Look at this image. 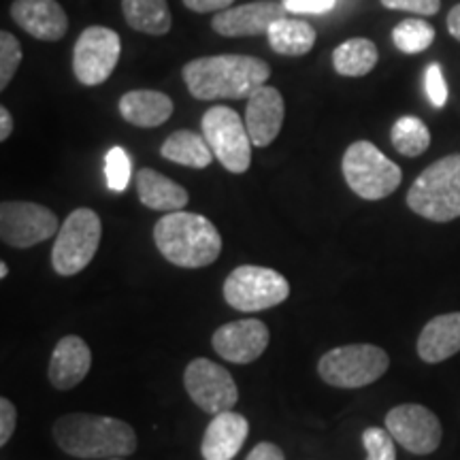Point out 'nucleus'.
Segmentation results:
<instances>
[{
    "mask_svg": "<svg viewBox=\"0 0 460 460\" xmlns=\"http://www.w3.org/2000/svg\"><path fill=\"white\" fill-rule=\"evenodd\" d=\"M183 82L199 101L250 99L271 77V68L261 58L222 54L190 60L183 66Z\"/></svg>",
    "mask_w": 460,
    "mask_h": 460,
    "instance_id": "obj_1",
    "label": "nucleus"
},
{
    "mask_svg": "<svg viewBox=\"0 0 460 460\" xmlns=\"http://www.w3.org/2000/svg\"><path fill=\"white\" fill-rule=\"evenodd\" d=\"M54 439L75 458H124L137 450V433L128 422L94 413H66L54 424Z\"/></svg>",
    "mask_w": 460,
    "mask_h": 460,
    "instance_id": "obj_2",
    "label": "nucleus"
},
{
    "mask_svg": "<svg viewBox=\"0 0 460 460\" xmlns=\"http://www.w3.org/2000/svg\"><path fill=\"white\" fill-rule=\"evenodd\" d=\"M154 241L166 261L181 269H203L217 261L222 237L214 222L190 211H172L154 226Z\"/></svg>",
    "mask_w": 460,
    "mask_h": 460,
    "instance_id": "obj_3",
    "label": "nucleus"
},
{
    "mask_svg": "<svg viewBox=\"0 0 460 460\" xmlns=\"http://www.w3.org/2000/svg\"><path fill=\"white\" fill-rule=\"evenodd\" d=\"M413 214L430 222H452L460 217V154L437 160L420 172L407 192Z\"/></svg>",
    "mask_w": 460,
    "mask_h": 460,
    "instance_id": "obj_4",
    "label": "nucleus"
},
{
    "mask_svg": "<svg viewBox=\"0 0 460 460\" xmlns=\"http://www.w3.org/2000/svg\"><path fill=\"white\" fill-rule=\"evenodd\" d=\"M343 177L354 194L365 200H382L401 186L402 172L371 141H356L343 154Z\"/></svg>",
    "mask_w": 460,
    "mask_h": 460,
    "instance_id": "obj_5",
    "label": "nucleus"
},
{
    "mask_svg": "<svg viewBox=\"0 0 460 460\" xmlns=\"http://www.w3.org/2000/svg\"><path fill=\"white\" fill-rule=\"evenodd\" d=\"M390 358L373 343H349L331 349L318 362V373L329 386L356 390L377 382L388 371Z\"/></svg>",
    "mask_w": 460,
    "mask_h": 460,
    "instance_id": "obj_6",
    "label": "nucleus"
},
{
    "mask_svg": "<svg viewBox=\"0 0 460 460\" xmlns=\"http://www.w3.org/2000/svg\"><path fill=\"white\" fill-rule=\"evenodd\" d=\"M102 234V224L96 211L88 207H79L62 222L56 234L54 250H51V264L58 275H77L92 262L99 250Z\"/></svg>",
    "mask_w": 460,
    "mask_h": 460,
    "instance_id": "obj_7",
    "label": "nucleus"
},
{
    "mask_svg": "<svg viewBox=\"0 0 460 460\" xmlns=\"http://www.w3.org/2000/svg\"><path fill=\"white\" fill-rule=\"evenodd\" d=\"M290 296V284L284 275L269 267L243 264L224 281V298L239 312H264Z\"/></svg>",
    "mask_w": 460,
    "mask_h": 460,
    "instance_id": "obj_8",
    "label": "nucleus"
},
{
    "mask_svg": "<svg viewBox=\"0 0 460 460\" xmlns=\"http://www.w3.org/2000/svg\"><path fill=\"white\" fill-rule=\"evenodd\" d=\"M203 135L214 156L230 172H245L252 164V143L245 119L234 109L214 105L200 122Z\"/></svg>",
    "mask_w": 460,
    "mask_h": 460,
    "instance_id": "obj_9",
    "label": "nucleus"
},
{
    "mask_svg": "<svg viewBox=\"0 0 460 460\" xmlns=\"http://www.w3.org/2000/svg\"><path fill=\"white\" fill-rule=\"evenodd\" d=\"M122 54L119 34L105 26H90L79 34L73 49V73L79 84H105L118 66Z\"/></svg>",
    "mask_w": 460,
    "mask_h": 460,
    "instance_id": "obj_10",
    "label": "nucleus"
},
{
    "mask_svg": "<svg viewBox=\"0 0 460 460\" xmlns=\"http://www.w3.org/2000/svg\"><path fill=\"white\" fill-rule=\"evenodd\" d=\"M60 230L54 211L26 200H7L0 205V237L11 247L26 250L43 243Z\"/></svg>",
    "mask_w": 460,
    "mask_h": 460,
    "instance_id": "obj_11",
    "label": "nucleus"
},
{
    "mask_svg": "<svg viewBox=\"0 0 460 460\" xmlns=\"http://www.w3.org/2000/svg\"><path fill=\"white\" fill-rule=\"evenodd\" d=\"M183 386L197 407L211 416L230 411L239 401L233 376L209 358H194L190 362L183 371Z\"/></svg>",
    "mask_w": 460,
    "mask_h": 460,
    "instance_id": "obj_12",
    "label": "nucleus"
},
{
    "mask_svg": "<svg viewBox=\"0 0 460 460\" xmlns=\"http://www.w3.org/2000/svg\"><path fill=\"white\" fill-rule=\"evenodd\" d=\"M386 430L396 444L418 456L433 454L444 437L439 418L429 407L418 405V402L393 407L386 413Z\"/></svg>",
    "mask_w": 460,
    "mask_h": 460,
    "instance_id": "obj_13",
    "label": "nucleus"
},
{
    "mask_svg": "<svg viewBox=\"0 0 460 460\" xmlns=\"http://www.w3.org/2000/svg\"><path fill=\"white\" fill-rule=\"evenodd\" d=\"M211 345L224 360L234 365L254 362L269 348V329L261 320H234L214 332Z\"/></svg>",
    "mask_w": 460,
    "mask_h": 460,
    "instance_id": "obj_14",
    "label": "nucleus"
},
{
    "mask_svg": "<svg viewBox=\"0 0 460 460\" xmlns=\"http://www.w3.org/2000/svg\"><path fill=\"white\" fill-rule=\"evenodd\" d=\"M284 99L273 85H262L247 99L243 119L250 139L256 147H267L278 139L281 126H284Z\"/></svg>",
    "mask_w": 460,
    "mask_h": 460,
    "instance_id": "obj_15",
    "label": "nucleus"
},
{
    "mask_svg": "<svg viewBox=\"0 0 460 460\" xmlns=\"http://www.w3.org/2000/svg\"><path fill=\"white\" fill-rule=\"evenodd\" d=\"M286 13L284 4L278 3H247L241 7H228L214 15L211 28L222 37H256L269 32L275 22Z\"/></svg>",
    "mask_w": 460,
    "mask_h": 460,
    "instance_id": "obj_16",
    "label": "nucleus"
},
{
    "mask_svg": "<svg viewBox=\"0 0 460 460\" xmlns=\"http://www.w3.org/2000/svg\"><path fill=\"white\" fill-rule=\"evenodd\" d=\"M11 17L39 41H60L68 31V17L58 0H15Z\"/></svg>",
    "mask_w": 460,
    "mask_h": 460,
    "instance_id": "obj_17",
    "label": "nucleus"
},
{
    "mask_svg": "<svg viewBox=\"0 0 460 460\" xmlns=\"http://www.w3.org/2000/svg\"><path fill=\"white\" fill-rule=\"evenodd\" d=\"M92 367V352L82 337L68 335L56 343L49 358V382L56 390H71L82 384Z\"/></svg>",
    "mask_w": 460,
    "mask_h": 460,
    "instance_id": "obj_18",
    "label": "nucleus"
},
{
    "mask_svg": "<svg viewBox=\"0 0 460 460\" xmlns=\"http://www.w3.org/2000/svg\"><path fill=\"white\" fill-rule=\"evenodd\" d=\"M250 435V422L237 411H222L207 427L200 444L205 460H233Z\"/></svg>",
    "mask_w": 460,
    "mask_h": 460,
    "instance_id": "obj_19",
    "label": "nucleus"
},
{
    "mask_svg": "<svg viewBox=\"0 0 460 460\" xmlns=\"http://www.w3.org/2000/svg\"><path fill=\"white\" fill-rule=\"evenodd\" d=\"M418 356L429 365H437L460 352V312L437 315L418 337Z\"/></svg>",
    "mask_w": 460,
    "mask_h": 460,
    "instance_id": "obj_20",
    "label": "nucleus"
},
{
    "mask_svg": "<svg viewBox=\"0 0 460 460\" xmlns=\"http://www.w3.org/2000/svg\"><path fill=\"white\" fill-rule=\"evenodd\" d=\"M119 115L139 128H156L172 115V101L156 90H132L119 99Z\"/></svg>",
    "mask_w": 460,
    "mask_h": 460,
    "instance_id": "obj_21",
    "label": "nucleus"
},
{
    "mask_svg": "<svg viewBox=\"0 0 460 460\" xmlns=\"http://www.w3.org/2000/svg\"><path fill=\"white\" fill-rule=\"evenodd\" d=\"M137 192L147 209L163 211V214L183 211L190 200L186 188L154 169H141L137 172Z\"/></svg>",
    "mask_w": 460,
    "mask_h": 460,
    "instance_id": "obj_22",
    "label": "nucleus"
},
{
    "mask_svg": "<svg viewBox=\"0 0 460 460\" xmlns=\"http://www.w3.org/2000/svg\"><path fill=\"white\" fill-rule=\"evenodd\" d=\"M160 154L171 163L190 166V169H205L214 160V152H211L205 135H197L192 130L172 132L160 147Z\"/></svg>",
    "mask_w": 460,
    "mask_h": 460,
    "instance_id": "obj_23",
    "label": "nucleus"
},
{
    "mask_svg": "<svg viewBox=\"0 0 460 460\" xmlns=\"http://www.w3.org/2000/svg\"><path fill=\"white\" fill-rule=\"evenodd\" d=\"M269 45L281 56H305L315 45V31L312 24L292 17H281L267 32Z\"/></svg>",
    "mask_w": 460,
    "mask_h": 460,
    "instance_id": "obj_24",
    "label": "nucleus"
},
{
    "mask_svg": "<svg viewBox=\"0 0 460 460\" xmlns=\"http://www.w3.org/2000/svg\"><path fill=\"white\" fill-rule=\"evenodd\" d=\"M126 24L137 32L166 34L171 31V9L166 0H122Z\"/></svg>",
    "mask_w": 460,
    "mask_h": 460,
    "instance_id": "obj_25",
    "label": "nucleus"
},
{
    "mask_svg": "<svg viewBox=\"0 0 460 460\" xmlns=\"http://www.w3.org/2000/svg\"><path fill=\"white\" fill-rule=\"evenodd\" d=\"M377 48L369 39H349L332 51V66L343 77H365L377 65Z\"/></svg>",
    "mask_w": 460,
    "mask_h": 460,
    "instance_id": "obj_26",
    "label": "nucleus"
},
{
    "mask_svg": "<svg viewBox=\"0 0 460 460\" xmlns=\"http://www.w3.org/2000/svg\"><path fill=\"white\" fill-rule=\"evenodd\" d=\"M390 141H393L394 149L402 156L416 158L424 154L430 146V132L427 124L413 115H402L390 130Z\"/></svg>",
    "mask_w": 460,
    "mask_h": 460,
    "instance_id": "obj_27",
    "label": "nucleus"
},
{
    "mask_svg": "<svg viewBox=\"0 0 460 460\" xmlns=\"http://www.w3.org/2000/svg\"><path fill=\"white\" fill-rule=\"evenodd\" d=\"M393 41L396 49L402 54H420V51L429 49L435 41V28L429 22L418 20V17H410L402 20L399 26L393 31Z\"/></svg>",
    "mask_w": 460,
    "mask_h": 460,
    "instance_id": "obj_28",
    "label": "nucleus"
},
{
    "mask_svg": "<svg viewBox=\"0 0 460 460\" xmlns=\"http://www.w3.org/2000/svg\"><path fill=\"white\" fill-rule=\"evenodd\" d=\"M105 172L107 183L113 192H124L130 181V156L124 152V147L115 146L107 152L105 156Z\"/></svg>",
    "mask_w": 460,
    "mask_h": 460,
    "instance_id": "obj_29",
    "label": "nucleus"
},
{
    "mask_svg": "<svg viewBox=\"0 0 460 460\" xmlns=\"http://www.w3.org/2000/svg\"><path fill=\"white\" fill-rule=\"evenodd\" d=\"M22 62V45L11 32H0V90L15 77Z\"/></svg>",
    "mask_w": 460,
    "mask_h": 460,
    "instance_id": "obj_30",
    "label": "nucleus"
},
{
    "mask_svg": "<svg viewBox=\"0 0 460 460\" xmlns=\"http://www.w3.org/2000/svg\"><path fill=\"white\" fill-rule=\"evenodd\" d=\"M362 444L367 450V460H396V441L386 429L369 427L362 433Z\"/></svg>",
    "mask_w": 460,
    "mask_h": 460,
    "instance_id": "obj_31",
    "label": "nucleus"
},
{
    "mask_svg": "<svg viewBox=\"0 0 460 460\" xmlns=\"http://www.w3.org/2000/svg\"><path fill=\"white\" fill-rule=\"evenodd\" d=\"M424 90H427V96L430 105L435 109L446 107L447 102V84L444 77V71L441 66L433 62V65L427 66V73H424Z\"/></svg>",
    "mask_w": 460,
    "mask_h": 460,
    "instance_id": "obj_32",
    "label": "nucleus"
},
{
    "mask_svg": "<svg viewBox=\"0 0 460 460\" xmlns=\"http://www.w3.org/2000/svg\"><path fill=\"white\" fill-rule=\"evenodd\" d=\"M386 9L407 11L416 15H435L441 7V0H382Z\"/></svg>",
    "mask_w": 460,
    "mask_h": 460,
    "instance_id": "obj_33",
    "label": "nucleus"
},
{
    "mask_svg": "<svg viewBox=\"0 0 460 460\" xmlns=\"http://www.w3.org/2000/svg\"><path fill=\"white\" fill-rule=\"evenodd\" d=\"M337 0H284V9L290 13L322 15L335 9Z\"/></svg>",
    "mask_w": 460,
    "mask_h": 460,
    "instance_id": "obj_34",
    "label": "nucleus"
},
{
    "mask_svg": "<svg viewBox=\"0 0 460 460\" xmlns=\"http://www.w3.org/2000/svg\"><path fill=\"white\" fill-rule=\"evenodd\" d=\"M17 427V411L15 405L7 396L0 399V446H7L9 439L13 437V430Z\"/></svg>",
    "mask_w": 460,
    "mask_h": 460,
    "instance_id": "obj_35",
    "label": "nucleus"
},
{
    "mask_svg": "<svg viewBox=\"0 0 460 460\" xmlns=\"http://www.w3.org/2000/svg\"><path fill=\"white\" fill-rule=\"evenodd\" d=\"M234 0H183V4L194 13H214V11L228 9Z\"/></svg>",
    "mask_w": 460,
    "mask_h": 460,
    "instance_id": "obj_36",
    "label": "nucleus"
},
{
    "mask_svg": "<svg viewBox=\"0 0 460 460\" xmlns=\"http://www.w3.org/2000/svg\"><path fill=\"white\" fill-rule=\"evenodd\" d=\"M245 460H286V458L279 446L271 444V441H262V444H258L254 450L247 454Z\"/></svg>",
    "mask_w": 460,
    "mask_h": 460,
    "instance_id": "obj_37",
    "label": "nucleus"
},
{
    "mask_svg": "<svg viewBox=\"0 0 460 460\" xmlns=\"http://www.w3.org/2000/svg\"><path fill=\"white\" fill-rule=\"evenodd\" d=\"M13 132V118L7 107H0V141H7Z\"/></svg>",
    "mask_w": 460,
    "mask_h": 460,
    "instance_id": "obj_38",
    "label": "nucleus"
},
{
    "mask_svg": "<svg viewBox=\"0 0 460 460\" xmlns=\"http://www.w3.org/2000/svg\"><path fill=\"white\" fill-rule=\"evenodd\" d=\"M447 31L456 41H460V4H456L447 15Z\"/></svg>",
    "mask_w": 460,
    "mask_h": 460,
    "instance_id": "obj_39",
    "label": "nucleus"
},
{
    "mask_svg": "<svg viewBox=\"0 0 460 460\" xmlns=\"http://www.w3.org/2000/svg\"><path fill=\"white\" fill-rule=\"evenodd\" d=\"M7 275H9V267H7V262H3V264H0V278H7Z\"/></svg>",
    "mask_w": 460,
    "mask_h": 460,
    "instance_id": "obj_40",
    "label": "nucleus"
},
{
    "mask_svg": "<svg viewBox=\"0 0 460 460\" xmlns=\"http://www.w3.org/2000/svg\"><path fill=\"white\" fill-rule=\"evenodd\" d=\"M109 460H122V458H109Z\"/></svg>",
    "mask_w": 460,
    "mask_h": 460,
    "instance_id": "obj_41",
    "label": "nucleus"
}]
</instances>
